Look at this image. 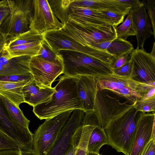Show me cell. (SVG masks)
<instances>
[{"mask_svg":"<svg viewBox=\"0 0 155 155\" xmlns=\"http://www.w3.org/2000/svg\"><path fill=\"white\" fill-rule=\"evenodd\" d=\"M78 76L60 77L54 87L55 91L48 101L33 107V111L40 120L51 118L63 112L82 110L77 88Z\"/></svg>","mask_w":155,"mask_h":155,"instance_id":"6da1fadb","label":"cell"},{"mask_svg":"<svg viewBox=\"0 0 155 155\" xmlns=\"http://www.w3.org/2000/svg\"><path fill=\"white\" fill-rule=\"evenodd\" d=\"M135 105L110 121L104 129L108 144L125 155H130L136 131L139 111Z\"/></svg>","mask_w":155,"mask_h":155,"instance_id":"7a4b0ae2","label":"cell"},{"mask_svg":"<svg viewBox=\"0 0 155 155\" xmlns=\"http://www.w3.org/2000/svg\"><path fill=\"white\" fill-rule=\"evenodd\" d=\"M62 58L64 75L87 76L95 78L113 74L110 64L80 52L62 50L59 51Z\"/></svg>","mask_w":155,"mask_h":155,"instance_id":"3957f363","label":"cell"},{"mask_svg":"<svg viewBox=\"0 0 155 155\" xmlns=\"http://www.w3.org/2000/svg\"><path fill=\"white\" fill-rule=\"evenodd\" d=\"M8 15L0 26V31L8 37L15 36L29 30L30 20L34 11L33 0H7Z\"/></svg>","mask_w":155,"mask_h":155,"instance_id":"277c9868","label":"cell"},{"mask_svg":"<svg viewBox=\"0 0 155 155\" xmlns=\"http://www.w3.org/2000/svg\"><path fill=\"white\" fill-rule=\"evenodd\" d=\"M74 111L71 110L45 119L33 134V155H46Z\"/></svg>","mask_w":155,"mask_h":155,"instance_id":"5b68a950","label":"cell"},{"mask_svg":"<svg viewBox=\"0 0 155 155\" xmlns=\"http://www.w3.org/2000/svg\"><path fill=\"white\" fill-rule=\"evenodd\" d=\"M59 30L82 45L91 48L95 44L112 41L117 38L114 26L99 29L80 25L69 19Z\"/></svg>","mask_w":155,"mask_h":155,"instance_id":"8992f818","label":"cell"},{"mask_svg":"<svg viewBox=\"0 0 155 155\" xmlns=\"http://www.w3.org/2000/svg\"><path fill=\"white\" fill-rule=\"evenodd\" d=\"M120 97L115 94L111 95V92L106 89H97L94 110L104 130L111 121L118 118L134 106L136 102L132 104L127 101L121 102Z\"/></svg>","mask_w":155,"mask_h":155,"instance_id":"52a82bcc","label":"cell"},{"mask_svg":"<svg viewBox=\"0 0 155 155\" xmlns=\"http://www.w3.org/2000/svg\"><path fill=\"white\" fill-rule=\"evenodd\" d=\"M51 49L59 55V51L65 50L85 54L111 64L112 55L106 51L82 45L59 30L48 31L42 35Z\"/></svg>","mask_w":155,"mask_h":155,"instance_id":"ba28073f","label":"cell"},{"mask_svg":"<svg viewBox=\"0 0 155 155\" xmlns=\"http://www.w3.org/2000/svg\"><path fill=\"white\" fill-rule=\"evenodd\" d=\"M0 130L19 144L25 153L33 150V134L29 128L16 122L11 116L0 96Z\"/></svg>","mask_w":155,"mask_h":155,"instance_id":"9c48e42d","label":"cell"},{"mask_svg":"<svg viewBox=\"0 0 155 155\" xmlns=\"http://www.w3.org/2000/svg\"><path fill=\"white\" fill-rule=\"evenodd\" d=\"M29 66L34 79L36 84L41 87H51L52 84L56 78L63 74V60L60 54L52 61L36 56L31 57Z\"/></svg>","mask_w":155,"mask_h":155,"instance_id":"30bf717a","label":"cell"},{"mask_svg":"<svg viewBox=\"0 0 155 155\" xmlns=\"http://www.w3.org/2000/svg\"><path fill=\"white\" fill-rule=\"evenodd\" d=\"M131 79L140 84L155 85V56L137 48L131 54Z\"/></svg>","mask_w":155,"mask_h":155,"instance_id":"8fae6325","label":"cell"},{"mask_svg":"<svg viewBox=\"0 0 155 155\" xmlns=\"http://www.w3.org/2000/svg\"><path fill=\"white\" fill-rule=\"evenodd\" d=\"M33 15L30 20L29 28L38 34L59 30L64 26L53 13L48 0H33Z\"/></svg>","mask_w":155,"mask_h":155,"instance_id":"7c38bea8","label":"cell"},{"mask_svg":"<svg viewBox=\"0 0 155 155\" xmlns=\"http://www.w3.org/2000/svg\"><path fill=\"white\" fill-rule=\"evenodd\" d=\"M85 114L81 109L74 110L58 137L46 155H65L73 145L75 133Z\"/></svg>","mask_w":155,"mask_h":155,"instance_id":"4fadbf2b","label":"cell"},{"mask_svg":"<svg viewBox=\"0 0 155 155\" xmlns=\"http://www.w3.org/2000/svg\"><path fill=\"white\" fill-rule=\"evenodd\" d=\"M155 112H139L136 131L130 155H141L151 140L155 138Z\"/></svg>","mask_w":155,"mask_h":155,"instance_id":"5bb4252c","label":"cell"},{"mask_svg":"<svg viewBox=\"0 0 155 155\" xmlns=\"http://www.w3.org/2000/svg\"><path fill=\"white\" fill-rule=\"evenodd\" d=\"M71 7L69 19L79 24L99 29L114 26L113 23L108 17L99 11L76 6H71Z\"/></svg>","mask_w":155,"mask_h":155,"instance_id":"9a60e30c","label":"cell"},{"mask_svg":"<svg viewBox=\"0 0 155 155\" xmlns=\"http://www.w3.org/2000/svg\"><path fill=\"white\" fill-rule=\"evenodd\" d=\"M130 12L137 39V48L144 49L146 40L153 35L150 21L144 5Z\"/></svg>","mask_w":155,"mask_h":155,"instance_id":"2e32d148","label":"cell"},{"mask_svg":"<svg viewBox=\"0 0 155 155\" xmlns=\"http://www.w3.org/2000/svg\"><path fill=\"white\" fill-rule=\"evenodd\" d=\"M31 58L21 56L11 58L5 49L0 55V77L30 72L29 64Z\"/></svg>","mask_w":155,"mask_h":155,"instance_id":"e0dca14e","label":"cell"},{"mask_svg":"<svg viewBox=\"0 0 155 155\" xmlns=\"http://www.w3.org/2000/svg\"><path fill=\"white\" fill-rule=\"evenodd\" d=\"M77 88L82 110L85 113L93 110L97 91L94 78L87 76H78Z\"/></svg>","mask_w":155,"mask_h":155,"instance_id":"ac0fdd59","label":"cell"},{"mask_svg":"<svg viewBox=\"0 0 155 155\" xmlns=\"http://www.w3.org/2000/svg\"><path fill=\"white\" fill-rule=\"evenodd\" d=\"M71 6L113 12L125 15L130 10V6L120 2L118 0H73Z\"/></svg>","mask_w":155,"mask_h":155,"instance_id":"d6986e66","label":"cell"},{"mask_svg":"<svg viewBox=\"0 0 155 155\" xmlns=\"http://www.w3.org/2000/svg\"><path fill=\"white\" fill-rule=\"evenodd\" d=\"M22 91L24 102L34 107L49 100L55 89L54 87H40L33 79L23 87Z\"/></svg>","mask_w":155,"mask_h":155,"instance_id":"ffe728a7","label":"cell"},{"mask_svg":"<svg viewBox=\"0 0 155 155\" xmlns=\"http://www.w3.org/2000/svg\"><path fill=\"white\" fill-rule=\"evenodd\" d=\"M97 89H106L116 93L120 89L128 87L137 90L140 83L133 80L131 78L124 77L114 74L94 78Z\"/></svg>","mask_w":155,"mask_h":155,"instance_id":"44dd1931","label":"cell"},{"mask_svg":"<svg viewBox=\"0 0 155 155\" xmlns=\"http://www.w3.org/2000/svg\"><path fill=\"white\" fill-rule=\"evenodd\" d=\"M29 82H12L0 81V95L19 107V105L24 102L22 89Z\"/></svg>","mask_w":155,"mask_h":155,"instance_id":"7402d4cb","label":"cell"},{"mask_svg":"<svg viewBox=\"0 0 155 155\" xmlns=\"http://www.w3.org/2000/svg\"><path fill=\"white\" fill-rule=\"evenodd\" d=\"M92 48L105 51L113 58L134 49L133 45L130 42L118 37L112 41L95 44Z\"/></svg>","mask_w":155,"mask_h":155,"instance_id":"603a6c76","label":"cell"},{"mask_svg":"<svg viewBox=\"0 0 155 155\" xmlns=\"http://www.w3.org/2000/svg\"><path fill=\"white\" fill-rule=\"evenodd\" d=\"M42 41L11 46L5 49L11 58L21 56L34 57L37 55Z\"/></svg>","mask_w":155,"mask_h":155,"instance_id":"cb8c5ba5","label":"cell"},{"mask_svg":"<svg viewBox=\"0 0 155 155\" xmlns=\"http://www.w3.org/2000/svg\"><path fill=\"white\" fill-rule=\"evenodd\" d=\"M71 0H49L48 1L51 8L56 18L64 25L69 20L71 12Z\"/></svg>","mask_w":155,"mask_h":155,"instance_id":"d4e9b609","label":"cell"},{"mask_svg":"<svg viewBox=\"0 0 155 155\" xmlns=\"http://www.w3.org/2000/svg\"><path fill=\"white\" fill-rule=\"evenodd\" d=\"M108 144L107 136L102 127H96L90 136L87 147L88 152L99 153L101 147Z\"/></svg>","mask_w":155,"mask_h":155,"instance_id":"484cf974","label":"cell"},{"mask_svg":"<svg viewBox=\"0 0 155 155\" xmlns=\"http://www.w3.org/2000/svg\"><path fill=\"white\" fill-rule=\"evenodd\" d=\"M43 35L30 29L28 31L16 36L8 37L6 48L10 46L41 41L44 40Z\"/></svg>","mask_w":155,"mask_h":155,"instance_id":"4316f807","label":"cell"},{"mask_svg":"<svg viewBox=\"0 0 155 155\" xmlns=\"http://www.w3.org/2000/svg\"><path fill=\"white\" fill-rule=\"evenodd\" d=\"M0 96L14 120L23 127L29 128L30 121L25 117L19 108L5 97L1 95Z\"/></svg>","mask_w":155,"mask_h":155,"instance_id":"83f0119b","label":"cell"},{"mask_svg":"<svg viewBox=\"0 0 155 155\" xmlns=\"http://www.w3.org/2000/svg\"><path fill=\"white\" fill-rule=\"evenodd\" d=\"M117 37L126 40L130 36L136 35L134 30L132 19L131 14L130 12L127 14L126 19L120 26L116 28Z\"/></svg>","mask_w":155,"mask_h":155,"instance_id":"f1b7e54d","label":"cell"},{"mask_svg":"<svg viewBox=\"0 0 155 155\" xmlns=\"http://www.w3.org/2000/svg\"><path fill=\"white\" fill-rule=\"evenodd\" d=\"M135 107L138 111L146 113L155 112V95L145 97L139 100Z\"/></svg>","mask_w":155,"mask_h":155,"instance_id":"f546056e","label":"cell"},{"mask_svg":"<svg viewBox=\"0 0 155 155\" xmlns=\"http://www.w3.org/2000/svg\"><path fill=\"white\" fill-rule=\"evenodd\" d=\"M92 131V129L88 127H82L78 149L74 155H86L89 138Z\"/></svg>","mask_w":155,"mask_h":155,"instance_id":"4dcf8cb0","label":"cell"},{"mask_svg":"<svg viewBox=\"0 0 155 155\" xmlns=\"http://www.w3.org/2000/svg\"><path fill=\"white\" fill-rule=\"evenodd\" d=\"M11 150H20L24 155L20 145L0 130V152Z\"/></svg>","mask_w":155,"mask_h":155,"instance_id":"1f68e13d","label":"cell"},{"mask_svg":"<svg viewBox=\"0 0 155 155\" xmlns=\"http://www.w3.org/2000/svg\"><path fill=\"white\" fill-rule=\"evenodd\" d=\"M58 55L51 49L44 39L41 42L40 49L36 56L48 61H52L55 60Z\"/></svg>","mask_w":155,"mask_h":155,"instance_id":"d6a6232c","label":"cell"},{"mask_svg":"<svg viewBox=\"0 0 155 155\" xmlns=\"http://www.w3.org/2000/svg\"><path fill=\"white\" fill-rule=\"evenodd\" d=\"M146 10L150 21L153 36L155 38V0H145L141 1Z\"/></svg>","mask_w":155,"mask_h":155,"instance_id":"836d02e7","label":"cell"},{"mask_svg":"<svg viewBox=\"0 0 155 155\" xmlns=\"http://www.w3.org/2000/svg\"><path fill=\"white\" fill-rule=\"evenodd\" d=\"M33 79V77L31 72L24 74L0 77V81L12 82H29Z\"/></svg>","mask_w":155,"mask_h":155,"instance_id":"e575fe53","label":"cell"},{"mask_svg":"<svg viewBox=\"0 0 155 155\" xmlns=\"http://www.w3.org/2000/svg\"><path fill=\"white\" fill-rule=\"evenodd\" d=\"M133 50H130L117 57H113L110 65L113 71L129 61L130 60L131 54Z\"/></svg>","mask_w":155,"mask_h":155,"instance_id":"d590c367","label":"cell"},{"mask_svg":"<svg viewBox=\"0 0 155 155\" xmlns=\"http://www.w3.org/2000/svg\"><path fill=\"white\" fill-rule=\"evenodd\" d=\"M132 71V66L130 60L120 67L114 70L113 74L122 77L131 78Z\"/></svg>","mask_w":155,"mask_h":155,"instance_id":"8d00e7d4","label":"cell"},{"mask_svg":"<svg viewBox=\"0 0 155 155\" xmlns=\"http://www.w3.org/2000/svg\"><path fill=\"white\" fill-rule=\"evenodd\" d=\"M105 15L112 22L115 28L123 22L125 16L124 15L113 12L99 11Z\"/></svg>","mask_w":155,"mask_h":155,"instance_id":"74e56055","label":"cell"},{"mask_svg":"<svg viewBox=\"0 0 155 155\" xmlns=\"http://www.w3.org/2000/svg\"><path fill=\"white\" fill-rule=\"evenodd\" d=\"M82 131L81 125L77 130L74 135L73 145L65 155H74L78 149Z\"/></svg>","mask_w":155,"mask_h":155,"instance_id":"f35d334b","label":"cell"},{"mask_svg":"<svg viewBox=\"0 0 155 155\" xmlns=\"http://www.w3.org/2000/svg\"><path fill=\"white\" fill-rule=\"evenodd\" d=\"M10 11L7 0L0 1V26Z\"/></svg>","mask_w":155,"mask_h":155,"instance_id":"ab89813d","label":"cell"},{"mask_svg":"<svg viewBox=\"0 0 155 155\" xmlns=\"http://www.w3.org/2000/svg\"><path fill=\"white\" fill-rule=\"evenodd\" d=\"M120 2L130 7V11L136 10L143 5L141 1L139 0H118Z\"/></svg>","mask_w":155,"mask_h":155,"instance_id":"60d3db41","label":"cell"},{"mask_svg":"<svg viewBox=\"0 0 155 155\" xmlns=\"http://www.w3.org/2000/svg\"><path fill=\"white\" fill-rule=\"evenodd\" d=\"M155 138H152L147 145L141 155H155Z\"/></svg>","mask_w":155,"mask_h":155,"instance_id":"b9f144b4","label":"cell"},{"mask_svg":"<svg viewBox=\"0 0 155 155\" xmlns=\"http://www.w3.org/2000/svg\"><path fill=\"white\" fill-rule=\"evenodd\" d=\"M8 36L0 31V55L5 49Z\"/></svg>","mask_w":155,"mask_h":155,"instance_id":"7bdbcfd3","label":"cell"},{"mask_svg":"<svg viewBox=\"0 0 155 155\" xmlns=\"http://www.w3.org/2000/svg\"><path fill=\"white\" fill-rule=\"evenodd\" d=\"M0 155H23L20 150H11L0 152Z\"/></svg>","mask_w":155,"mask_h":155,"instance_id":"ee69618b","label":"cell"},{"mask_svg":"<svg viewBox=\"0 0 155 155\" xmlns=\"http://www.w3.org/2000/svg\"><path fill=\"white\" fill-rule=\"evenodd\" d=\"M153 55L155 56V42H154L153 46L152 48V50L151 52L150 53Z\"/></svg>","mask_w":155,"mask_h":155,"instance_id":"f6af8a7d","label":"cell"},{"mask_svg":"<svg viewBox=\"0 0 155 155\" xmlns=\"http://www.w3.org/2000/svg\"><path fill=\"white\" fill-rule=\"evenodd\" d=\"M86 155H102L100 153L97 154L95 153L88 152L87 153Z\"/></svg>","mask_w":155,"mask_h":155,"instance_id":"bcb514c9","label":"cell"}]
</instances>
